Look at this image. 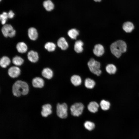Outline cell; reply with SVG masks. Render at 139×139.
<instances>
[{"mask_svg": "<svg viewBox=\"0 0 139 139\" xmlns=\"http://www.w3.org/2000/svg\"><path fill=\"white\" fill-rule=\"evenodd\" d=\"M12 90L13 95L18 97L21 95H27L29 91V86L26 82L22 80H18L13 84Z\"/></svg>", "mask_w": 139, "mask_h": 139, "instance_id": "obj_1", "label": "cell"}, {"mask_svg": "<svg viewBox=\"0 0 139 139\" xmlns=\"http://www.w3.org/2000/svg\"><path fill=\"white\" fill-rule=\"evenodd\" d=\"M127 48L126 43L121 40H118L114 42L110 47L111 53L117 58L119 57L122 53L126 51Z\"/></svg>", "mask_w": 139, "mask_h": 139, "instance_id": "obj_2", "label": "cell"}, {"mask_svg": "<svg viewBox=\"0 0 139 139\" xmlns=\"http://www.w3.org/2000/svg\"><path fill=\"white\" fill-rule=\"evenodd\" d=\"M87 64L89 70L92 73L98 76L101 75L102 71L100 69L101 64L99 62L92 58L88 61Z\"/></svg>", "mask_w": 139, "mask_h": 139, "instance_id": "obj_3", "label": "cell"}, {"mask_svg": "<svg viewBox=\"0 0 139 139\" xmlns=\"http://www.w3.org/2000/svg\"><path fill=\"white\" fill-rule=\"evenodd\" d=\"M68 106L65 102L58 103L56 106V114L58 117L62 119L66 118L68 116Z\"/></svg>", "mask_w": 139, "mask_h": 139, "instance_id": "obj_4", "label": "cell"}, {"mask_svg": "<svg viewBox=\"0 0 139 139\" xmlns=\"http://www.w3.org/2000/svg\"><path fill=\"white\" fill-rule=\"evenodd\" d=\"M85 107L84 105L82 102L75 103L70 107L71 114L74 116L79 117L82 114Z\"/></svg>", "mask_w": 139, "mask_h": 139, "instance_id": "obj_5", "label": "cell"}, {"mask_svg": "<svg viewBox=\"0 0 139 139\" xmlns=\"http://www.w3.org/2000/svg\"><path fill=\"white\" fill-rule=\"evenodd\" d=\"M2 32L3 36L6 37H12L14 36L16 31L10 24H5L2 27Z\"/></svg>", "mask_w": 139, "mask_h": 139, "instance_id": "obj_6", "label": "cell"}, {"mask_svg": "<svg viewBox=\"0 0 139 139\" xmlns=\"http://www.w3.org/2000/svg\"><path fill=\"white\" fill-rule=\"evenodd\" d=\"M51 105L49 103L44 104L42 106L41 113L42 116L47 117L52 113Z\"/></svg>", "mask_w": 139, "mask_h": 139, "instance_id": "obj_7", "label": "cell"}, {"mask_svg": "<svg viewBox=\"0 0 139 139\" xmlns=\"http://www.w3.org/2000/svg\"><path fill=\"white\" fill-rule=\"evenodd\" d=\"M7 72L10 77L15 78L18 77L20 75V70L19 67L17 66H13L8 69Z\"/></svg>", "mask_w": 139, "mask_h": 139, "instance_id": "obj_8", "label": "cell"}, {"mask_svg": "<svg viewBox=\"0 0 139 139\" xmlns=\"http://www.w3.org/2000/svg\"><path fill=\"white\" fill-rule=\"evenodd\" d=\"M99 107V104L96 101H92L89 103L87 108L90 112L95 113L98 111Z\"/></svg>", "mask_w": 139, "mask_h": 139, "instance_id": "obj_9", "label": "cell"}, {"mask_svg": "<svg viewBox=\"0 0 139 139\" xmlns=\"http://www.w3.org/2000/svg\"><path fill=\"white\" fill-rule=\"evenodd\" d=\"M70 81L72 84L75 87L81 85L82 83L81 77L79 75L77 74H74L72 76Z\"/></svg>", "mask_w": 139, "mask_h": 139, "instance_id": "obj_10", "label": "cell"}, {"mask_svg": "<svg viewBox=\"0 0 139 139\" xmlns=\"http://www.w3.org/2000/svg\"><path fill=\"white\" fill-rule=\"evenodd\" d=\"M32 83L33 87L41 88L44 86V82L42 79L40 77H37L33 79Z\"/></svg>", "mask_w": 139, "mask_h": 139, "instance_id": "obj_11", "label": "cell"}, {"mask_svg": "<svg viewBox=\"0 0 139 139\" xmlns=\"http://www.w3.org/2000/svg\"><path fill=\"white\" fill-rule=\"evenodd\" d=\"M104 52V48L103 46L99 44L96 45L93 50L94 54L98 57H100L102 55Z\"/></svg>", "mask_w": 139, "mask_h": 139, "instance_id": "obj_12", "label": "cell"}, {"mask_svg": "<svg viewBox=\"0 0 139 139\" xmlns=\"http://www.w3.org/2000/svg\"><path fill=\"white\" fill-rule=\"evenodd\" d=\"M84 84L86 88L92 89L95 86L96 82L93 79L90 77H87L84 80Z\"/></svg>", "mask_w": 139, "mask_h": 139, "instance_id": "obj_13", "label": "cell"}, {"mask_svg": "<svg viewBox=\"0 0 139 139\" xmlns=\"http://www.w3.org/2000/svg\"><path fill=\"white\" fill-rule=\"evenodd\" d=\"M42 76L48 79H51L53 77L54 73L50 68L46 67L43 69L41 72Z\"/></svg>", "mask_w": 139, "mask_h": 139, "instance_id": "obj_14", "label": "cell"}, {"mask_svg": "<svg viewBox=\"0 0 139 139\" xmlns=\"http://www.w3.org/2000/svg\"><path fill=\"white\" fill-rule=\"evenodd\" d=\"M27 57L29 60L32 63L36 62L39 59L38 53L33 50H31L28 53Z\"/></svg>", "mask_w": 139, "mask_h": 139, "instance_id": "obj_15", "label": "cell"}, {"mask_svg": "<svg viewBox=\"0 0 139 139\" xmlns=\"http://www.w3.org/2000/svg\"><path fill=\"white\" fill-rule=\"evenodd\" d=\"M57 45L61 49L66 50L68 47V44L65 39L63 37L59 38L57 42Z\"/></svg>", "mask_w": 139, "mask_h": 139, "instance_id": "obj_16", "label": "cell"}, {"mask_svg": "<svg viewBox=\"0 0 139 139\" xmlns=\"http://www.w3.org/2000/svg\"><path fill=\"white\" fill-rule=\"evenodd\" d=\"M28 34L29 38L31 40H36L38 37V33L37 30L34 28L31 27L28 30Z\"/></svg>", "mask_w": 139, "mask_h": 139, "instance_id": "obj_17", "label": "cell"}, {"mask_svg": "<svg viewBox=\"0 0 139 139\" xmlns=\"http://www.w3.org/2000/svg\"><path fill=\"white\" fill-rule=\"evenodd\" d=\"M123 29L127 33H130L134 29V26L133 23L129 21L125 22L123 25Z\"/></svg>", "mask_w": 139, "mask_h": 139, "instance_id": "obj_18", "label": "cell"}, {"mask_svg": "<svg viewBox=\"0 0 139 139\" xmlns=\"http://www.w3.org/2000/svg\"><path fill=\"white\" fill-rule=\"evenodd\" d=\"M83 42L80 40L76 41L74 44V49L76 52L80 53L82 52L83 50Z\"/></svg>", "mask_w": 139, "mask_h": 139, "instance_id": "obj_19", "label": "cell"}, {"mask_svg": "<svg viewBox=\"0 0 139 139\" xmlns=\"http://www.w3.org/2000/svg\"><path fill=\"white\" fill-rule=\"evenodd\" d=\"M16 48L20 53H24L26 52L27 50V46L26 44L23 42H18L16 46Z\"/></svg>", "mask_w": 139, "mask_h": 139, "instance_id": "obj_20", "label": "cell"}, {"mask_svg": "<svg viewBox=\"0 0 139 139\" xmlns=\"http://www.w3.org/2000/svg\"><path fill=\"white\" fill-rule=\"evenodd\" d=\"M99 104L101 109L103 111L108 110L110 106L109 102L105 99H102L100 101Z\"/></svg>", "mask_w": 139, "mask_h": 139, "instance_id": "obj_21", "label": "cell"}, {"mask_svg": "<svg viewBox=\"0 0 139 139\" xmlns=\"http://www.w3.org/2000/svg\"><path fill=\"white\" fill-rule=\"evenodd\" d=\"M10 60L8 57L4 56L0 59V65L2 67L5 68L10 64Z\"/></svg>", "mask_w": 139, "mask_h": 139, "instance_id": "obj_22", "label": "cell"}, {"mask_svg": "<svg viewBox=\"0 0 139 139\" xmlns=\"http://www.w3.org/2000/svg\"><path fill=\"white\" fill-rule=\"evenodd\" d=\"M105 69L107 73L110 74H115L117 71L116 66L112 64L107 65Z\"/></svg>", "mask_w": 139, "mask_h": 139, "instance_id": "obj_23", "label": "cell"}, {"mask_svg": "<svg viewBox=\"0 0 139 139\" xmlns=\"http://www.w3.org/2000/svg\"><path fill=\"white\" fill-rule=\"evenodd\" d=\"M43 5L46 10L48 11H50L54 8V4L50 0H47L44 1Z\"/></svg>", "mask_w": 139, "mask_h": 139, "instance_id": "obj_24", "label": "cell"}, {"mask_svg": "<svg viewBox=\"0 0 139 139\" xmlns=\"http://www.w3.org/2000/svg\"><path fill=\"white\" fill-rule=\"evenodd\" d=\"M67 34L68 36L72 39H76L79 35V31L75 29H72L68 32Z\"/></svg>", "mask_w": 139, "mask_h": 139, "instance_id": "obj_25", "label": "cell"}, {"mask_svg": "<svg viewBox=\"0 0 139 139\" xmlns=\"http://www.w3.org/2000/svg\"><path fill=\"white\" fill-rule=\"evenodd\" d=\"M23 59L21 57L18 56L14 57L12 60V63L16 66H20L23 64Z\"/></svg>", "mask_w": 139, "mask_h": 139, "instance_id": "obj_26", "label": "cell"}, {"mask_svg": "<svg viewBox=\"0 0 139 139\" xmlns=\"http://www.w3.org/2000/svg\"><path fill=\"white\" fill-rule=\"evenodd\" d=\"M44 47L48 51L51 52L55 50L56 48V45L53 42H48L45 44Z\"/></svg>", "mask_w": 139, "mask_h": 139, "instance_id": "obj_27", "label": "cell"}, {"mask_svg": "<svg viewBox=\"0 0 139 139\" xmlns=\"http://www.w3.org/2000/svg\"><path fill=\"white\" fill-rule=\"evenodd\" d=\"M85 128L89 131H91L95 127V124L93 122L89 121H86L84 124Z\"/></svg>", "mask_w": 139, "mask_h": 139, "instance_id": "obj_28", "label": "cell"}, {"mask_svg": "<svg viewBox=\"0 0 139 139\" xmlns=\"http://www.w3.org/2000/svg\"><path fill=\"white\" fill-rule=\"evenodd\" d=\"M8 18V13L6 12H3L2 14L0 15V19L2 24H5Z\"/></svg>", "mask_w": 139, "mask_h": 139, "instance_id": "obj_29", "label": "cell"}, {"mask_svg": "<svg viewBox=\"0 0 139 139\" xmlns=\"http://www.w3.org/2000/svg\"><path fill=\"white\" fill-rule=\"evenodd\" d=\"M8 13V18L10 19L13 18L14 15V14L12 11H10Z\"/></svg>", "mask_w": 139, "mask_h": 139, "instance_id": "obj_30", "label": "cell"}, {"mask_svg": "<svg viewBox=\"0 0 139 139\" xmlns=\"http://www.w3.org/2000/svg\"><path fill=\"white\" fill-rule=\"evenodd\" d=\"M96 2H100L101 1V0H94Z\"/></svg>", "mask_w": 139, "mask_h": 139, "instance_id": "obj_31", "label": "cell"}, {"mask_svg": "<svg viewBox=\"0 0 139 139\" xmlns=\"http://www.w3.org/2000/svg\"><path fill=\"white\" fill-rule=\"evenodd\" d=\"M0 1H1V0H0Z\"/></svg>", "mask_w": 139, "mask_h": 139, "instance_id": "obj_32", "label": "cell"}]
</instances>
